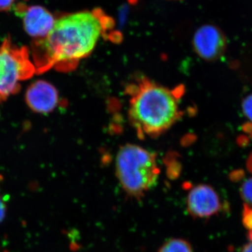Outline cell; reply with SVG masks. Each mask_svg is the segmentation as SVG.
<instances>
[{"instance_id":"2","label":"cell","mask_w":252,"mask_h":252,"mask_svg":"<svg viewBox=\"0 0 252 252\" xmlns=\"http://www.w3.org/2000/svg\"><path fill=\"white\" fill-rule=\"evenodd\" d=\"M130 92L129 118L140 135L157 137L180 119V94L176 91L142 79Z\"/></svg>"},{"instance_id":"17","label":"cell","mask_w":252,"mask_h":252,"mask_svg":"<svg viewBox=\"0 0 252 252\" xmlns=\"http://www.w3.org/2000/svg\"><path fill=\"white\" fill-rule=\"evenodd\" d=\"M248 238L251 241H252V230H249Z\"/></svg>"},{"instance_id":"6","label":"cell","mask_w":252,"mask_h":252,"mask_svg":"<svg viewBox=\"0 0 252 252\" xmlns=\"http://www.w3.org/2000/svg\"><path fill=\"white\" fill-rule=\"evenodd\" d=\"M15 12L22 19L26 32L36 40L46 38L56 23L54 16L41 6L18 4Z\"/></svg>"},{"instance_id":"9","label":"cell","mask_w":252,"mask_h":252,"mask_svg":"<svg viewBox=\"0 0 252 252\" xmlns=\"http://www.w3.org/2000/svg\"><path fill=\"white\" fill-rule=\"evenodd\" d=\"M158 252H193V250L187 240L172 238L165 242Z\"/></svg>"},{"instance_id":"10","label":"cell","mask_w":252,"mask_h":252,"mask_svg":"<svg viewBox=\"0 0 252 252\" xmlns=\"http://www.w3.org/2000/svg\"><path fill=\"white\" fill-rule=\"evenodd\" d=\"M242 198L246 202L247 205L252 207V178L245 181L240 189Z\"/></svg>"},{"instance_id":"13","label":"cell","mask_w":252,"mask_h":252,"mask_svg":"<svg viewBox=\"0 0 252 252\" xmlns=\"http://www.w3.org/2000/svg\"><path fill=\"white\" fill-rule=\"evenodd\" d=\"M16 0H0V11H8L14 6Z\"/></svg>"},{"instance_id":"4","label":"cell","mask_w":252,"mask_h":252,"mask_svg":"<svg viewBox=\"0 0 252 252\" xmlns=\"http://www.w3.org/2000/svg\"><path fill=\"white\" fill-rule=\"evenodd\" d=\"M36 68L26 46L18 47L10 38L0 46V102L21 90V82L35 74Z\"/></svg>"},{"instance_id":"5","label":"cell","mask_w":252,"mask_h":252,"mask_svg":"<svg viewBox=\"0 0 252 252\" xmlns=\"http://www.w3.org/2000/svg\"><path fill=\"white\" fill-rule=\"evenodd\" d=\"M193 46L201 59L213 62L221 58L226 51V36L215 25H204L195 32Z\"/></svg>"},{"instance_id":"12","label":"cell","mask_w":252,"mask_h":252,"mask_svg":"<svg viewBox=\"0 0 252 252\" xmlns=\"http://www.w3.org/2000/svg\"><path fill=\"white\" fill-rule=\"evenodd\" d=\"M242 108H243L244 114L252 122V94L247 96L243 99Z\"/></svg>"},{"instance_id":"1","label":"cell","mask_w":252,"mask_h":252,"mask_svg":"<svg viewBox=\"0 0 252 252\" xmlns=\"http://www.w3.org/2000/svg\"><path fill=\"white\" fill-rule=\"evenodd\" d=\"M110 23L108 18L97 10L60 18L46 38L33 44L36 72L53 67L60 71L72 69L92 53Z\"/></svg>"},{"instance_id":"15","label":"cell","mask_w":252,"mask_h":252,"mask_svg":"<svg viewBox=\"0 0 252 252\" xmlns=\"http://www.w3.org/2000/svg\"><path fill=\"white\" fill-rule=\"evenodd\" d=\"M247 167L249 171L252 173V152L249 156L248 160H247Z\"/></svg>"},{"instance_id":"8","label":"cell","mask_w":252,"mask_h":252,"mask_svg":"<svg viewBox=\"0 0 252 252\" xmlns=\"http://www.w3.org/2000/svg\"><path fill=\"white\" fill-rule=\"evenodd\" d=\"M25 99L32 112L46 114L56 108L59 102V94L55 86L48 81L37 80L28 88Z\"/></svg>"},{"instance_id":"7","label":"cell","mask_w":252,"mask_h":252,"mask_svg":"<svg viewBox=\"0 0 252 252\" xmlns=\"http://www.w3.org/2000/svg\"><path fill=\"white\" fill-rule=\"evenodd\" d=\"M187 206L189 215L193 218H210L220 210V200L212 187L200 185L189 191Z\"/></svg>"},{"instance_id":"11","label":"cell","mask_w":252,"mask_h":252,"mask_svg":"<svg viewBox=\"0 0 252 252\" xmlns=\"http://www.w3.org/2000/svg\"><path fill=\"white\" fill-rule=\"evenodd\" d=\"M243 223L247 229L252 230V207L248 205H244Z\"/></svg>"},{"instance_id":"14","label":"cell","mask_w":252,"mask_h":252,"mask_svg":"<svg viewBox=\"0 0 252 252\" xmlns=\"http://www.w3.org/2000/svg\"><path fill=\"white\" fill-rule=\"evenodd\" d=\"M6 207L3 199L0 197V223L4 220L6 217Z\"/></svg>"},{"instance_id":"16","label":"cell","mask_w":252,"mask_h":252,"mask_svg":"<svg viewBox=\"0 0 252 252\" xmlns=\"http://www.w3.org/2000/svg\"><path fill=\"white\" fill-rule=\"evenodd\" d=\"M241 252H252V243L245 245Z\"/></svg>"},{"instance_id":"3","label":"cell","mask_w":252,"mask_h":252,"mask_svg":"<svg viewBox=\"0 0 252 252\" xmlns=\"http://www.w3.org/2000/svg\"><path fill=\"white\" fill-rule=\"evenodd\" d=\"M116 174L126 193L140 200L157 185L160 175L157 156L135 144L123 146L116 158Z\"/></svg>"}]
</instances>
